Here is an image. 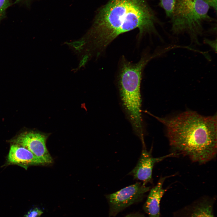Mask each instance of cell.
Wrapping results in <instances>:
<instances>
[{
    "instance_id": "6da1fadb",
    "label": "cell",
    "mask_w": 217,
    "mask_h": 217,
    "mask_svg": "<svg viewBox=\"0 0 217 217\" xmlns=\"http://www.w3.org/2000/svg\"><path fill=\"white\" fill-rule=\"evenodd\" d=\"M165 125L171 146L193 161L205 163L217 153V115L205 116L187 111L171 118L156 116Z\"/></svg>"
},
{
    "instance_id": "7a4b0ae2",
    "label": "cell",
    "mask_w": 217,
    "mask_h": 217,
    "mask_svg": "<svg viewBox=\"0 0 217 217\" xmlns=\"http://www.w3.org/2000/svg\"><path fill=\"white\" fill-rule=\"evenodd\" d=\"M145 0H110L100 11L94 23L95 43L104 48L123 33L138 28L140 34L154 33L159 22Z\"/></svg>"
},
{
    "instance_id": "3957f363",
    "label": "cell",
    "mask_w": 217,
    "mask_h": 217,
    "mask_svg": "<svg viewBox=\"0 0 217 217\" xmlns=\"http://www.w3.org/2000/svg\"><path fill=\"white\" fill-rule=\"evenodd\" d=\"M142 58L137 63L126 61L123 63L119 75L118 87L124 109L133 130L142 143L144 141V131L141 115L140 87L143 70L155 55Z\"/></svg>"
},
{
    "instance_id": "277c9868",
    "label": "cell",
    "mask_w": 217,
    "mask_h": 217,
    "mask_svg": "<svg viewBox=\"0 0 217 217\" xmlns=\"http://www.w3.org/2000/svg\"><path fill=\"white\" fill-rule=\"evenodd\" d=\"M210 7L203 0H176L170 18L174 35L187 34L192 44L200 45L199 38L204 33L203 24L215 21L208 14Z\"/></svg>"
},
{
    "instance_id": "5b68a950",
    "label": "cell",
    "mask_w": 217,
    "mask_h": 217,
    "mask_svg": "<svg viewBox=\"0 0 217 217\" xmlns=\"http://www.w3.org/2000/svg\"><path fill=\"white\" fill-rule=\"evenodd\" d=\"M143 183L137 182L114 193L105 195L109 205L108 217H115L127 207L141 201L150 190Z\"/></svg>"
},
{
    "instance_id": "8992f818",
    "label": "cell",
    "mask_w": 217,
    "mask_h": 217,
    "mask_svg": "<svg viewBox=\"0 0 217 217\" xmlns=\"http://www.w3.org/2000/svg\"><path fill=\"white\" fill-rule=\"evenodd\" d=\"M47 137L46 135L40 133L25 131L18 135L10 142L27 149L46 164H50L53 159L46 147Z\"/></svg>"
},
{
    "instance_id": "52a82bcc",
    "label": "cell",
    "mask_w": 217,
    "mask_h": 217,
    "mask_svg": "<svg viewBox=\"0 0 217 217\" xmlns=\"http://www.w3.org/2000/svg\"><path fill=\"white\" fill-rule=\"evenodd\" d=\"M142 151L136 166L129 173L134 177V179L143 182L146 185L152 181L153 169L156 163L165 159L177 155L176 153H172L168 155L158 157H153L151 152L148 151L145 146H143Z\"/></svg>"
},
{
    "instance_id": "ba28073f",
    "label": "cell",
    "mask_w": 217,
    "mask_h": 217,
    "mask_svg": "<svg viewBox=\"0 0 217 217\" xmlns=\"http://www.w3.org/2000/svg\"><path fill=\"white\" fill-rule=\"evenodd\" d=\"M215 197L204 196L174 212L173 217H215Z\"/></svg>"
},
{
    "instance_id": "9c48e42d",
    "label": "cell",
    "mask_w": 217,
    "mask_h": 217,
    "mask_svg": "<svg viewBox=\"0 0 217 217\" xmlns=\"http://www.w3.org/2000/svg\"><path fill=\"white\" fill-rule=\"evenodd\" d=\"M7 162L8 164L17 165L25 169L30 165L46 164L27 149L14 144L10 146Z\"/></svg>"
},
{
    "instance_id": "30bf717a",
    "label": "cell",
    "mask_w": 217,
    "mask_h": 217,
    "mask_svg": "<svg viewBox=\"0 0 217 217\" xmlns=\"http://www.w3.org/2000/svg\"><path fill=\"white\" fill-rule=\"evenodd\" d=\"M167 177L161 178L156 185L150 190L143 209L149 217H160V203L166 189L163 187V183Z\"/></svg>"
},
{
    "instance_id": "8fae6325",
    "label": "cell",
    "mask_w": 217,
    "mask_h": 217,
    "mask_svg": "<svg viewBox=\"0 0 217 217\" xmlns=\"http://www.w3.org/2000/svg\"><path fill=\"white\" fill-rule=\"evenodd\" d=\"M176 0H159V6L165 12L167 17L170 18L175 8Z\"/></svg>"
},
{
    "instance_id": "7c38bea8",
    "label": "cell",
    "mask_w": 217,
    "mask_h": 217,
    "mask_svg": "<svg viewBox=\"0 0 217 217\" xmlns=\"http://www.w3.org/2000/svg\"><path fill=\"white\" fill-rule=\"evenodd\" d=\"M43 211L39 208L33 207L30 209L23 217H41Z\"/></svg>"
},
{
    "instance_id": "4fadbf2b",
    "label": "cell",
    "mask_w": 217,
    "mask_h": 217,
    "mask_svg": "<svg viewBox=\"0 0 217 217\" xmlns=\"http://www.w3.org/2000/svg\"><path fill=\"white\" fill-rule=\"evenodd\" d=\"M86 44L85 40L83 39L72 42L69 43H67V44L70 46L75 50L79 51L83 48V46Z\"/></svg>"
},
{
    "instance_id": "5bb4252c",
    "label": "cell",
    "mask_w": 217,
    "mask_h": 217,
    "mask_svg": "<svg viewBox=\"0 0 217 217\" xmlns=\"http://www.w3.org/2000/svg\"><path fill=\"white\" fill-rule=\"evenodd\" d=\"M9 5V0H0V17Z\"/></svg>"
},
{
    "instance_id": "9a60e30c",
    "label": "cell",
    "mask_w": 217,
    "mask_h": 217,
    "mask_svg": "<svg viewBox=\"0 0 217 217\" xmlns=\"http://www.w3.org/2000/svg\"><path fill=\"white\" fill-rule=\"evenodd\" d=\"M204 43L208 44L216 52L217 51V40H211L207 39L205 38L203 40Z\"/></svg>"
},
{
    "instance_id": "2e32d148",
    "label": "cell",
    "mask_w": 217,
    "mask_h": 217,
    "mask_svg": "<svg viewBox=\"0 0 217 217\" xmlns=\"http://www.w3.org/2000/svg\"><path fill=\"white\" fill-rule=\"evenodd\" d=\"M208 5L213 8L215 12H217V0H203Z\"/></svg>"
},
{
    "instance_id": "e0dca14e",
    "label": "cell",
    "mask_w": 217,
    "mask_h": 217,
    "mask_svg": "<svg viewBox=\"0 0 217 217\" xmlns=\"http://www.w3.org/2000/svg\"><path fill=\"white\" fill-rule=\"evenodd\" d=\"M89 58V55L87 54L85 55L80 60L78 68L79 69L81 67L84 66L88 62Z\"/></svg>"
},
{
    "instance_id": "ac0fdd59",
    "label": "cell",
    "mask_w": 217,
    "mask_h": 217,
    "mask_svg": "<svg viewBox=\"0 0 217 217\" xmlns=\"http://www.w3.org/2000/svg\"><path fill=\"white\" fill-rule=\"evenodd\" d=\"M124 217H145L144 215L139 212L130 213Z\"/></svg>"
},
{
    "instance_id": "d6986e66",
    "label": "cell",
    "mask_w": 217,
    "mask_h": 217,
    "mask_svg": "<svg viewBox=\"0 0 217 217\" xmlns=\"http://www.w3.org/2000/svg\"><path fill=\"white\" fill-rule=\"evenodd\" d=\"M19 0H17V1H19Z\"/></svg>"
}]
</instances>
